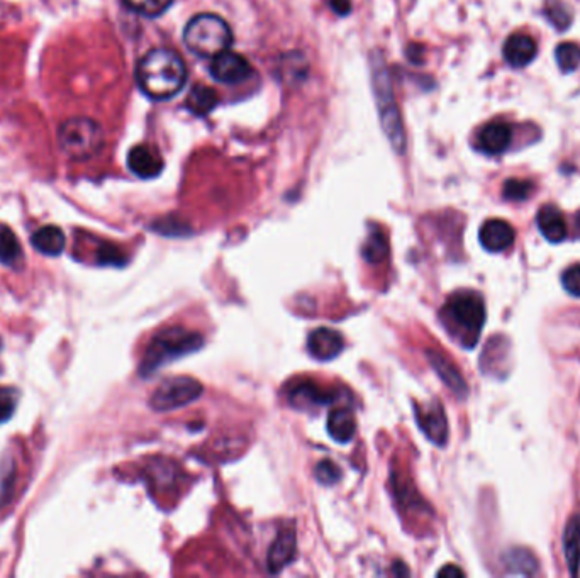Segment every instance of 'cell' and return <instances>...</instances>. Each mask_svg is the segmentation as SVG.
Returning <instances> with one entry per match:
<instances>
[{
    "instance_id": "obj_1",
    "label": "cell",
    "mask_w": 580,
    "mask_h": 578,
    "mask_svg": "<svg viewBox=\"0 0 580 578\" xmlns=\"http://www.w3.org/2000/svg\"><path fill=\"white\" fill-rule=\"evenodd\" d=\"M187 67L182 57L169 48L148 51L138 63L136 80L146 97L169 100L175 97L187 82Z\"/></svg>"
},
{
    "instance_id": "obj_2",
    "label": "cell",
    "mask_w": 580,
    "mask_h": 578,
    "mask_svg": "<svg viewBox=\"0 0 580 578\" xmlns=\"http://www.w3.org/2000/svg\"><path fill=\"white\" fill-rule=\"evenodd\" d=\"M204 338L190 329L182 326H171L155 335L148 344L142 360L140 373L143 377H150L160 368L169 365L171 362L184 358L190 353H196L202 348Z\"/></svg>"
},
{
    "instance_id": "obj_3",
    "label": "cell",
    "mask_w": 580,
    "mask_h": 578,
    "mask_svg": "<svg viewBox=\"0 0 580 578\" xmlns=\"http://www.w3.org/2000/svg\"><path fill=\"white\" fill-rule=\"evenodd\" d=\"M441 316L452 336H456L465 348L477 344L485 325V304L477 292L453 294L447 300Z\"/></svg>"
},
{
    "instance_id": "obj_4",
    "label": "cell",
    "mask_w": 580,
    "mask_h": 578,
    "mask_svg": "<svg viewBox=\"0 0 580 578\" xmlns=\"http://www.w3.org/2000/svg\"><path fill=\"white\" fill-rule=\"evenodd\" d=\"M184 42L190 53L213 60L231 48L233 31L219 15L198 14L185 26Z\"/></svg>"
},
{
    "instance_id": "obj_5",
    "label": "cell",
    "mask_w": 580,
    "mask_h": 578,
    "mask_svg": "<svg viewBox=\"0 0 580 578\" xmlns=\"http://www.w3.org/2000/svg\"><path fill=\"white\" fill-rule=\"evenodd\" d=\"M102 127L88 117H71L58 129V144L71 160H88L104 146Z\"/></svg>"
},
{
    "instance_id": "obj_6",
    "label": "cell",
    "mask_w": 580,
    "mask_h": 578,
    "mask_svg": "<svg viewBox=\"0 0 580 578\" xmlns=\"http://www.w3.org/2000/svg\"><path fill=\"white\" fill-rule=\"evenodd\" d=\"M373 87H375L383 131L397 153H402L406 148V134H404V127L399 115L387 71H383V69H373Z\"/></svg>"
},
{
    "instance_id": "obj_7",
    "label": "cell",
    "mask_w": 580,
    "mask_h": 578,
    "mask_svg": "<svg viewBox=\"0 0 580 578\" xmlns=\"http://www.w3.org/2000/svg\"><path fill=\"white\" fill-rule=\"evenodd\" d=\"M202 390V383L192 377H171L158 385L150 397V408L158 412L180 409L196 402Z\"/></svg>"
},
{
    "instance_id": "obj_8",
    "label": "cell",
    "mask_w": 580,
    "mask_h": 578,
    "mask_svg": "<svg viewBox=\"0 0 580 578\" xmlns=\"http://www.w3.org/2000/svg\"><path fill=\"white\" fill-rule=\"evenodd\" d=\"M211 75L219 84L238 85L250 78L252 65L248 60L233 51H223L211 61Z\"/></svg>"
},
{
    "instance_id": "obj_9",
    "label": "cell",
    "mask_w": 580,
    "mask_h": 578,
    "mask_svg": "<svg viewBox=\"0 0 580 578\" xmlns=\"http://www.w3.org/2000/svg\"><path fill=\"white\" fill-rule=\"evenodd\" d=\"M298 551V535L294 526H285L270 546L267 556V566L270 573L282 572L287 564L296 558Z\"/></svg>"
},
{
    "instance_id": "obj_10",
    "label": "cell",
    "mask_w": 580,
    "mask_h": 578,
    "mask_svg": "<svg viewBox=\"0 0 580 578\" xmlns=\"http://www.w3.org/2000/svg\"><path fill=\"white\" fill-rule=\"evenodd\" d=\"M416 419L429 441L438 446H443L448 441V421L438 402H433L426 408L416 406Z\"/></svg>"
},
{
    "instance_id": "obj_11",
    "label": "cell",
    "mask_w": 580,
    "mask_h": 578,
    "mask_svg": "<svg viewBox=\"0 0 580 578\" xmlns=\"http://www.w3.org/2000/svg\"><path fill=\"white\" fill-rule=\"evenodd\" d=\"M345 348V339L338 331L329 327H318L314 329L308 338V352L312 358L319 362H331Z\"/></svg>"
},
{
    "instance_id": "obj_12",
    "label": "cell",
    "mask_w": 580,
    "mask_h": 578,
    "mask_svg": "<svg viewBox=\"0 0 580 578\" xmlns=\"http://www.w3.org/2000/svg\"><path fill=\"white\" fill-rule=\"evenodd\" d=\"M128 169L136 177L148 180V179H155L163 171L165 161L155 148L148 144H138L131 148L128 153Z\"/></svg>"
},
{
    "instance_id": "obj_13",
    "label": "cell",
    "mask_w": 580,
    "mask_h": 578,
    "mask_svg": "<svg viewBox=\"0 0 580 578\" xmlns=\"http://www.w3.org/2000/svg\"><path fill=\"white\" fill-rule=\"evenodd\" d=\"M479 240L487 252L501 253L512 246V243L516 240V231L508 221L489 219L482 225Z\"/></svg>"
},
{
    "instance_id": "obj_14",
    "label": "cell",
    "mask_w": 580,
    "mask_h": 578,
    "mask_svg": "<svg viewBox=\"0 0 580 578\" xmlns=\"http://www.w3.org/2000/svg\"><path fill=\"white\" fill-rule=\"evenodd\" d=\"M512 129L508 123L494 121L482 127L477 134V148L485 155H501L511 146Z\"/></svg>"
},
{
    "instance_id": "obj_15",
    "label": "cell",
    "mask_w": 580,
    "mask_h": 578,
    "mask_svg": "<svg viewBox=\"0 0 580 578\" xmlns=\"http://www.w3.org/2000/svg\"><path fill=\"white\" fill-rule=\"evenodd\" d=\"M537 41L524 32H514L504 42V60L512 69H524L537 57Z\"/></svg>"
},
{
    "instance_id": "obj_16",
    "label": "cell",
    "mask_w": 580,
    "mask_h": 578,
    "mask_svg": "<svg viewBox=\"0 0 580 578\" xmlns=\"http://www.w3.org/2000/svg\"><path fill=\"white\" fill-rule=\"evenodd\" d=\"M426 356L429 360V365L438 373L439 379L448 385V389L452 390L453 394L460 397V399L467 397V381H464V377L458 372V368L455 367L445 354L435 352V350H428Z\"/></svg>"
},
{
    "instance_id": "obj_17",
    "label": "cell",
    "mask_w": 580,
    "mask_h": 578,
    "mask_svg": "<svg viewBox=\"0 0 580 578\" xmlns=\"http://www.w3.org/2000/svg\"><path fill=\"white\" fill-rule=\"evenodd\" d=\"M336 395L321 389L316 381H302L292 385L289 390V400L298 408L308 406H325L331 404Z\"/></svg>"
},
{
    "instance_id": "obj_18",
    "label": "cell",
    "mask_w": 580,
    "mask_h": 578,
    "mask_svg": "<svg viewBox=\"0 0 580 578\" xmlns=\"http://www.w3.org/2000/svg\"><path fill=\"white\" fill-rule=\"evenodd\" d=\"M537 225L545 240L562 243L566 238V221L562 211L555 206H545L538 211Z\"/></svg>"
},
{
    "instance_id": "obj_19",
    "label": "cell",
    "mask_w": 580,
    "mask_h": 578,
    "mask_svg": "<svg viewBox=\"0 0 580 578\" xmlns=\"http://www.w3.org/2000/svg\"><path fill=\"white\" fill-rule=\"evenodd\" d=\"M327 433L338 443H350L356 433V421L352 410L338 408L329 412Z\"/></svg>"
},
{
    "instance_id": "obj_20",
    "label": "cell",
    "mask_w": 580,
    "mask_h": 578,
    "mask_svg": "<svg viewBox=\"0 0 580 578\" xmlns=\"http://www.w3.org/2000/svg\"><path fill=\"white\" fill-rule=\"evenodd\" d=\"M31 243H32L34 250H38L40 253L46 254V256H58V254L63 253L67 240H65V234L60 227L44 226L31 236Z\"/></svg>"
},
{
    "instance_id": "obj_21",
    "label": "cell",
    "mask_w": 580,
    "mask_h": 578,
    "mask_svg": "<svg viewBox=\"0 0 580 578\" xmlns=\"http://www.w3.org/2000/svg\"><path fill=\"white\" fill-rule=\"evenodd\" d=\"M217 104H219L217 92L214 90L213 87H207V85L194 87L185 100V107L189 109V113L198 115V117L213 113L214 107Z\"/></svg>"
},
{
    "instance_id": "obj_22",
    "label": "cell",
    "mask_w": 580,
    "mask_h": 578,
    "mask_svg": "<svg viewBox=\"0 0 580 578\" xmlns=\"http://www.w3.org/2000/svg\"><path fill=\"white\" fill-rule=\"evenodd\" d=\"M564 550L570 573L577 575L580 566V516L572 518L566 528L564 535Z\"/></svg>"
},
{
    "instance_id": "obj_23",
    "label": "cell",
    "mask_w": 580,
    "mask_h": 578,
    "mask_svg": "<svg viewBox=\"0 0 580 578\" xmlns=\"http://www.w3.org/2000/svg\"><path fill=\"white\" fill-rule=\"evenodd\" d=\"M21 256L23 250L14 231L0 223V263L5 267H14Z\"/></svg>"
},
{
    "instance_id": "obj_24",
    "label": "cell",
    "mask_w": 580,
    "mask_h": 578,
    "mask_svg": "<svg viewBox=\"0 0 580 578\" xmlns=\"http://www.w3.org/2000/svg\"><path fill=\"white\" fill-rule=\"evenodd\" d=\"M504 564L511 575H535L538 572L537 558L526 550H510L504 556Z\"/></svg>"
},
{
    "instance_id": "obj_25",
    "label": "cell",
    "mask_w": 580,
    "mask_h": 578,
    "mask_svg": "<svg viewBox=\"0 0 580 578\" xmlns=\"http://www.w3.org/2000/svg\"><path fill=\"white\" fill-rule=\"evenodd\" d=\"M364 258L367 260L368 263H382L383 260L387 258L389 253V246H387V240L381 229H373L370 231L367 241L362 248Z\"/></svg>"
},
{
    "instance_id": "obj_26",
    "label": "cell",
    "mask_w": 580,
    "mask_h": 578,
    "mask_svg": "<svg viewBox=\"0 0 580 578\" xmlns=\"http://www.w3.org/2000/svg\"><path fill=\"white\" fill-rule=\"evenodd\" d=\"M555 58L558 69L564 73H572L577 70L580 65V46L577 42L566 41L557 46Z\"/></svg>"
},
{
    "instance_id": "obj_27",
    "label": "cell",
    "mask_w": 580,
    "mask_h": 578,
    "mask_svg": "<svg viewBox=\"0 0 580 578\" xmlns=\"http://www.w3.org/2000/svg\"><path fill=\"white\" fill-rule=\"evenodd\" d=\"M128 9L144 17H158L169 11L173 0H123Z\"/></svg>"
},
{
    "instance_id": "obj_28",
    "label": "cell",
    "mask_w": 580,
    "mask_h": 578,
    "mask_svg": "<svg viewBox=\"0 0 580 578\" xmlns=\"http://www.w3.org/2000/svg\"><path fill=\"white\" fill-rule=\"evenodd\" d=\"M545 14L558 31H566L572 23V13L562 0H547Z\"/></svg>"
},
{
    "instance_id": "obj_29",
    "label": "cell",
    "mask_w": 580,
    "mask_h": 578,
    "mask_svg": "<svg viewBox=\"0 0 580 578\" xmlns=\"http://www.w3.org/2000/svg\"><path fill=\"white\" fill-rule=\"evenodd\" d=\"M533 192H535V184L529 180H523V179H510L504 182V187H502L504 198L514 200V202H523L526 198L531 197Z\"/></svg>"
},
{
    "instance_id": "obj_30",
    "label": "cell",
    "mask_w": 580,
    "mask_h": 578,
    "mask_svg": "<svg viewBox=\"0 0 580 578\" xmlns=\"http://www.w3.org/2000/svg\"><path fill=\"white\" fill-rule=\"evenodd\" d=\"M19 397L14 387H0V424L7 423L14 416Z\"/></svg>"
},
{
    "instance_id": "obj_31",
    "label": "cell",
    "mask_w": 580,
    "mask_h": 578,
    "mask_svg": "<svg viewBox=\"0 0 580 578\" xmlns=\"http://www.w3.org/2000/svg\"><path fill=\"white\" fill-rule=\"evenodd\" d=\"M314 475L323 485H335L336 482H340L341 468L331 460H323L316 466Z\"/></svg>"
},
{
    "instance_id": "obj_32",
    "label": "cell",
    "mask_w": 580,
    "mask_h": 578,
    "mask_svg": "<svg viewBox=\"0 0 580 578\" xmlns=\"http://www.w3.org/2000/svg\"><path fill=\"white\" fill-rule=\"evenodd\" d=\"M97 260L100 265H114V267H123L126 263L124 253L114 246L111 243H104L97 252Z\"/></svg>"
},
{
    "instance_id": "obj_33",
    "label": "cell",
    "mask_w": 580,
    "mask_h": 578,
    "mask_svg": "<svg viewBox=\"0 0 580 578\" xmlns=\"http://www.w3.org/2000/svg\"><path fill=\"white\" fill-rule=\"evenodd\" d=\"M562 285L570 296L580 297V265H574L564 271Z\"/></svg>"
},
{
    "instance_id": "obj_34",
    "label": "cell",
    "mask_w": 580,
    "mask_h": 578,
    "mask_svg": "<svg viewBox=\"0 0 580 578\" xmlns=\"http://www.w3.org/2000/svg\"><path fill=\"white\" fill-rule=\"evenodd\" d=\"M329 5L338 15H348L352 11V2L350 0H329Z\"/></svg>"
},
{
    "instance_id": "obj_35",
    "label": "cell",
    "mask_w": 580,
    "mask_h": 578,
    "mask_svg": "<svg viewBox=\"0 0 580 578\" xmlns=\"http://www.w3.org/2000/svg\"><path fill=\"white\" fill-rule=\"evenodd\" d=\"M438 577H464V572L455 564H448L439 570Z\"/></svg>"
},
{
    "instance_id": "obj_36",
    "label": "cell",
    "mask_w": 580,
    "mask_h": 578,
    "mask_svg": "<svg viewBox=\"0 0 580 578\" xmlns=\"http://www.w3.org/2000/svg\"><path fill=\"white\" fill-rule=\"evenodd\" d=\"M575 233L580 238V211L575 214Z\"/></svg>"
}]
</instances>
